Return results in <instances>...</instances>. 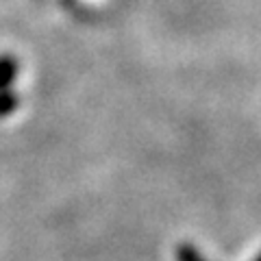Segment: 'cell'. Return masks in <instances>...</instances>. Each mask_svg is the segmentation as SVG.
Returning a JSON list of instances; mask_svg holds the SVG:
<instances>
[{"label":"cell","instance_id":"obj_2","mask_svg":"<svg viewBox=\"0 0 261 261\" xmlns=\"http://www.w3.org/2000/svg\"><path fill=\"white\" fill-rule=\"evenodd\" d=\"M176 261H209L202 252L190 242H183L176 246Z\"/></svg>","mask_w":261,"mask_h":261},{"label":"cell","instance_id":"obj_3","mask_svg":"<svg viewBox=\"0 0 261 261\" xmlns=\"http://www.w3.org/2000/svg\"><path fill=\"white\" fill-rule=\"evenodd\" d=\"M18 105H20L18 94H13L11 89H0V118L13 113L15 109H18Z\"/></svg>","mask_w":261,"mask_h":261},{"label":"cell","instance_id":"obj_1","mask_svg":"<svg viewBox=\"0 0 261 261\" xmlns=\"http://www.w3.org/2000/svg\"><path fill=\"white\" fill-rule=\"evenodd\" d=\"M20 63L13 55H0V89H11L13 81L18 79Z\"/></svg>","mask_w":261,"mask_h":261},{"label":"cell","instance_id":"obj_4","mask_svg":"<svg viewBox=\"0 0 261 261\" xmlns=\"http://www.w3.org/2000/svg\"><path fill=\"white\" fill-rule=\"evenodd\" d=\"M252 261H261V252H259V255H257L255 259H252Z\"/></svg>","mask_w":261,"mask_h":261}]
</instances>
